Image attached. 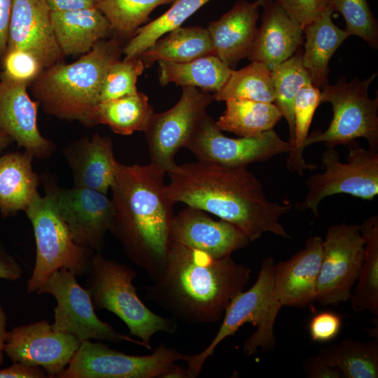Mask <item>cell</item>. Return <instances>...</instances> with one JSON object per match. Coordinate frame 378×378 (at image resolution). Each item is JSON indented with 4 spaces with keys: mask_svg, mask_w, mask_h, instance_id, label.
Here are the masks:
<instances>
[{
    "mask_svg": "<svg viewBox=\"0 0 378 378\" xmlns=\"http://www.w3.org/2000/svg\"><path fill=\"white\" fill-rule=\"evenodd\" d=\"M365 240L364 259L358 277V284L350 298L356 312L364 311L378 315V216L367 218L360 225Z\"/></svg>",
    "mask_w": 378,
    "mask_h": 378,
    "instance_id": "32",
    "label": "cell"
},
{
    "mask_svg": "<svg viewBox=\"0 0 378 378\" xmlns=\"http://www.w3.org/2000/svg\"><path fill=\"white\" fill-rule=\"evenodd\" d=\"M214 99L209 92L183 86L180 99L172 108L153 113L144 132L150 163L166 173L176 165V153L186 148Z\"/></svg>",
    "mask_w": 378,
    "mask_h": 378,
    "instance_id": "13",
    "label": "cell"
},
{
    "mask_svg": "<svg viewBox=\"0 0 378 378\" xmlns=\"http://www.w3.org/2000/svg\"><path fill=\"white\" fill-rule=\"evenodd\" d=\"M46 0H13L8 34V49L33 55L44 69L63 62Z\"/></svg>",
    "mask_w": 378,
    "mask_h": 378,
    "instance_id": "18",
    "label": "cell"
},
{
    "mask_svg": "<svg viewBox=\"0 0 378 378\" xmlns=\"http://www.w3.org/2000/svg\"><path fill=\"white\" fill-rule=\"evenodd\" d=\"M54 33L65 56L83 55L97 42L112 34L110 23L96 7L51 11Z\"/></svg>",
    "mask_w": 378,
    "mask_h": 378,
    "instance_id": "24",
    "label": "cell"
},
{
    "mask_svg": "<svg viewBox=\"0 0 378 378\" xmlns=\"http://www.w3.org/2000/svg\"><path fill=\"white\" fill-rule=\"evenodd\" d=\"M260 7L257 1H238L208 24L216 55L231 69L251 51L258 30Z\"/></svg>",
    "mask_w": 378,
    "mask_h": 378,
    "instance_id": "23",
    "label": "cell"
},
{
    "mask_svg": "<svg viewBox=\"0 0 378 378\" xmlns=\"http://www.w3.org/2000/svg\"><path fill=\"white\" fill-rule=\"evenodd\" d=\"M13 140L6 133L0 130V153L7 146L11 144Z\"/></svg>",
    "mask_w": 378,
    "mask_h": 378,
    "instance_id": "50",
    "label": "cell"
},
{
    "mask_svg": "<svg viewBox=\"0 0 378 378\" xmlns=\"http://www.w3.org/2000/svg\"><path fill=\"white\" fill-rule=\"evenodd\" d=\"M340 315L332 312L315 314L309 322V333L312 341L327 342L337 337L342 328Z\"/></svg>",
    "mask_w": 378,
    "mask_h": 378,
    "instance_id": "42",
    "label": "cell"
},
{
    "mask_svg": "<svg viewBox=\"0 0 378 378\" xmlns=\"http://www.w3.org/2000/svg\"><path fill=\"white\" fill-rule=\"evenodd\" d=\"M331 8L343 16L345 31L349 36H359L370 46L377 49V20L367 0H332Z\"/></svg>",
    "mask_w": 378,
    "mask_h": 378,
    "instance_id": "38",
    "label": "cell"
},
{
    "mask_svg": "<svg viewBox=\"0 0 378 378\" xmlns=\"http://www.w3.org/2000/svg\"><path fill=\"white\" fill-rule=\"evenodd\" d=\"M321 162L325 170L306 181L308 192L295 204L298 210L311 209L318 217V205L328 196L344 193L372 200L378 195V151L352 144L344 163L340 162L335 148H328L322 154Z\"/></svg>",
    "mask_w": 378,
    "mask_h": 378,
    "instance_id": "9",
    "label": "cell"
},
{
    "mask_svg": "<svg viewBox=\"0 0 378 378\" xmlns=\"http://www.w3.org/2000/svg\"><path fill=\"white\" fill-rule=\"evenodd\" d=\"M198 161L229 167H246L255 162H264L276 155L288 153V141L282 140L272 129L253 137L226 136L207 114L197 125L187 144Z\"/></svg>",
    "mask_w": 378,
    "mask_h": 378,
    "instance_id": "14",
    "label": "cell"
},
{
    "mask_svg": "<svg viewBox=\"0 0 378 378\" xmlns=\"http://www.w3.org/2000/svg\"><path fill=\"white\" fill-rule=\"evenodd\" d=\"M364 255L360 225L342 223L328 227L317 283L316 300L321 304L336 305L350 299Z\"/></svg>",
    "mask_w": 378,
    "mask_h": 378,
    "instance_id": "12",
    "label": "cell"
},
{
    "mask_svg": "<svg viewBox=\"0 0 378 378\" xmlns=\"http://www.w3.org/2000/svg\"><path fill=\"white\" fill-rule=\"evenodd\" d=\"M50 11H67L96 7V0H46Z\"/></svg>",
    "mask_w": 378,
    "mask_h": 378,
    "instance_id": "47",
    "label": "cell"
},
{
    "mask_svg": "<svg viewBox=\"0 0 378 378\" xmlns=\"http://www.w3.org/2000/svg\"><path fill=\"white\" fill-rule=\"evenodd\" d=\"M167 173L166 192L173 204L209 212L240 228L250 241L265 232L291 238L279 219L292 206L268 200L262 184L246 167L197 161L176 164Z\"/></svg>",
    "mask_w": 378,
    "mask_h": 378,
    "instance_id": "1",
    "label": "cell"
},
{
    "mask_svg": "<svg viewBox=\"0 0 378 378\" xmlns=\"http://www.w3.org/2000/svg\"><path fill=\"white\" fill-rule=\"evenodd\" d=\"M162 378H188V374L186 368L175 363L162 375Z\"/></svg>",
    "mask_w": 378,
    "mask_h": 378,
    "instance_id": "49",
    "label": "cell"
},
{
    "mask_svg": "<svg viewBox=\"0 0 378 378\" xmlns=\"http://www.w3.org/2000/svg\"><path fill=\"white\" fill-rule=\"evenodd\" d=\"M56 204L74 241L101 252L114 216L112 200L92 188L57 186Z\"/></svg>",
    "mask_w": 378,
    "mask_h": 378,
    "instance_id": "16",
    "label": "cell"
},
{
    "mask_svg": "<svg viewBox=\"0 0 378 378\" xmlns=\"http://www.w3.org/2000/svg\"><path fill=\"white\" fill-rule=\"evenodd\" d=\"M13 0H0V70L7 50L8 27Z\"/></svg>",
    "mask_w": 378,
    "mask_h": 378,
    "instance_id": "46",
    "label": "cell"
},
{
    "mask_svg": "<svg viewBox=\"0 0 378 378\" xmlns=\"http://www.w3.org/2000/svg\"><path fill=\"white\" fill-rule=\"evenodd\" d=\"M62 153L71 171L74 186L107 195L118 164L109 136L94 134L91 138H80L65 146Z\"/></svg>",
    "mask_w": 378,
    "mask_h": 378,
    "instance_id": "22",
    "label": "cell"
},
{
    "mask_svg": "<svg viewBox=\"0 0 378 378\" xmlns=\"http://www.w3.org/2000/svg\"><path fill=\"white\" fill-rule=\"evenodd\" d=\"M274 266L273 258L268 257L263 260L256 281L251 288L239 293L231 300L225 311L223 323L209 344L198 354H186L184 361L188 365V378L197 377L218 344L234 335L246 323H252L256 330L244 343L245 356L255 354L259 348L267 352L275 346L274 323L283 306L274 287Z\"/></svg>",
    "mask_w": 378,
    "mask_h": 378,
    "instance_id": "6",
    "label": "cell"
},
{
    "mask_svg": "<svg viewBox=\"0 0 378 378\" xmlns=\"http://www.w3.org/2000/svg\"><path fill=\"white\" fill-rule=\"evenodd\" d=\"M261 6V24L247 58L272 71L300 48L304 29L274 0H265Z\"/></svg>",
    "mask_w": 378,
    "mask_h": 378,
    "instance_id": "21",
    "label": "cell"
},
{
    "mask_svg": "<svg viewBox=\"0 0 378 378\" xmlns=\"http://www.w3.org/2000/svg\"><path fill=\"white\" fill-rule=\"evenodd\" d=\"M377 74L365 80L356 78L347 81L340 76L333 85L327 84L321 90V104L332 105L333 117L325 131L316 130L308 134L304 148L324 142L327 148L351 145L358 138L367 140L369 148L378 151V97H369L368 89Z\"/></svg>",
    "mask_w": 378,
    "mask_h": 378,
    "instance_id": "8",
    "label": "cell"
},
{
    "mask_svg": "<svg viewBox=\"0 0 378 378\" xmlns=\"http://www.w3.org/2000/svg\"><path fill=\"white\" fill-rule=\"evenodd\" d=\"M322 363L337 368L344 378L378 377V342L345 339L320 349L314 356Z\"/></svg>",
    "mask_w": 378,
    "mask_h": 378,
    "instance_id": "30",
    "label": "cell"
},
{
    "mask_svg": "<svg viewBox=\"0 0 378 378\" xmlns=\"http://www.w3.org/2000/svg\"><path fill=\"white\" fill-rule=\"evenodd\" d=\"M175 0H96V8L110 23L112 34L122 41L131 39L149 20L158 6Z\"/></svg>",
    "mask_w": 378,
    "mask_h": 378,
    "instance_id": "36",
    "label": "cell"
},
{
    "mask_svg": "<svg viewBox=\"0 0 378 378\" xmlns=\"http://www.w3.org/2000/svg\"><path fill=\"white\" fill-rule=\"evenodd\" d=\"M28 87L25 83L1 75L0 130L33 158L46 160L53 155L56 146L39 131L38 110L40 104L31 99Z\"/></svg>",
    "mask_w": 378,
    "mask_h": 378,
    "instance_id": "17",
    "label": "cell"
},
{
    "mask_svg": "<svg viewBox=\"0 0 378 378\" xmlns=\"http://www.w3.org/2000/svg\"><path fill=\"white\" fill-rule=\"evenodd\" d=\"M45 195H38L25 213L30 220L36 243V257L27 282L28 294L36 293L60 269L80 277L90 269L93 250L76 243L56 204L57 183L49 173L41 177Z\"/></svg>",
    "mask_w": 378,
    "mask_h": 378,
    "instance_id": "5",
    "label": "cell"
},
{
    "mask_svg": "<svg viewBox=\"0 0 378 378\" xmlns=\"http://www.w3.org/2000/svg\"><path fill=\"white\" fill-rule=\"evenodd\" d=\"M22 270L19 262L0 243V279L16 281L21 279Z\"/></svg>",
    "mask_w": 378,
    "mask_h": 378,
    "instance_id": "45",
    "label": "cell"
},
{
    "mask_svg": "<svg viewBox=\"0 0 378 378\" xmlns=\"http://www.w3.org/2000/svg\"><path fill=\"white\" fill-rule=\"evenodd\" d=\"M332 9L324 11L304 27L305 41L302 62L308 71L312 83L321 90L328 84V64L340 46L349 36L332 20Z\"/></svg>",
    "mask_w": 378,
    "mask_h": 378,
    "instance_id": "26",
    "label": "cell"
},
{
    "mask_svg": "<svg viewBox=\"0 0 378 378\" xmlns=\"http://www.w3.org/2000/svg\"><path fill=\"white\" fill-rule=\"evenodd\" d=\"M170 238L214 258L230 256L250 243L246 234L236 225L222 219L215 220L205 211L191 206L174 215Z\"/></svg>",
    "mask_w": 378,
    "mask_h": 378,
    "instance_id": "19",
    "label": "cell"
},
{
    "mask_svg": "<svg viewBox=\"0 0 378 378\" xmlns=\"http://www.w3.org/2000/svg\"><path fill=\"white\" fill-rule=\"evenodd\" d=\"M186 354L160 344L144 356L129 355L90 340L81 341L68 366L58 378H162Z\"/></svg>",
    "mask_w": 378,
    "mask_h": 378,
    "instance_id": "10",
    "label": "cell"
},
{
    "mask_svg": "<svg viewBox=\"0 0 378 378\" xmlns=\"http://www.w3.org/2000/svg\"><path fill=\"white\" fill-rule=\"evenodd\" d=\"M46 371L41 367L21 363H13L10 367L0 369V378H46Z\"/></svg>",
    "mask_w": 378,
    "mask_h": 378,
    "instance_id": "43",
    "label": "cell"
},
{
    "mask_svg": "<svg viewBox=\"0 0 378 378\" xmlns=\"http://www.w3.org/2000/svg\"><path fill=\"white\" fill-rule=\"evenodd\" d=\"M265 1V0H257L260 6L264 4Z\"/></svg>",
    "mask_w": 378,
    "mask_h": 378,
    "instance_id": "51",
    "label": "cell"
},
{
    "mask_svg": "<svg viewBox=\"0 0 378 378\" xmlns=\"http://www.w3.org/2000/svg\"><path fill=\"white\" fill-rule=\"evenodd\" d=\"M36 293L50 294L57 301L54 322L51 324L53 330L72 335L80 342L87 340L113 343L126 341L144 347L140 340L120 333L111 324L98 318L88 290L83 288L76 276L67 270L60 269L53 273Z\"/></svg>",
    "mask_w": 378,
    "mask_h": 378,
    "instance_id": "11",
    "label": "cell"
},
{
    "mask_svg": "<svg viewBox=\"0 0 378 378\" xmlns=\"http://www.w3.org/2000/svg\"><path fill=\"white\" fill-rule=\"evenodd\" d=\"M33 156L24 152L7 153L0 157V212L9 218L27 209L39 195L41 177L33 170Z\"/></svg>",
    "mask_w": 378,
    "mask_h": 378,
    "instance_id": "25",
    "label": "cell"
},
{
    "mask_svg": "<svg viewBox=\"0 0 378 378\" xmlns=\"http://www.w3.org/2000/svg\"><path fill=\"white\" fill-rule=\"evenodd\" d=\"M213 96L220 102L243 99L273 103L275 93L271 71L264 64L251 61L239 70L232 69L224 85Z\"/></svg>",
    "mask_w": 378,
    "mask_h": 378,
    "instance_id": "33",
    "label": "cell"
},
{
    "mask_svg": "<svg viewBox=\"0 0 378 378\" xmlns=\"http://www.w3.org/2000/svg\"><path fill=\"white\" fill-rule=\"evenodd\" d=\"M321 90L312 83L304 85L297 93L293 104L295 136L286 160V167L290 172H297L303 176L305 169H315L318 167L307 164L303 157L304 141L308 136L310 125L317 107L321 104Z\"/></svg>",
    "mask_w": 378,
    "mask_h": 378,
    "instance_id": "37",
    "label": "cell"
},
{
    "mask_svg": "<svg viewBox=\"0 0 378 378\" xmlns=\"http://www.w3.org/2000/svg\"><path fill=\"white\" fill-rule=\"evenodd\" d=\"M87 274L86 289L94 309H106L117 316L145 348L152 349L155 334L176 331L174 318L156 314L141 300L133 284L136 272L128 265L96 251Z\"/></svg>",
    "mask_w": 378,
    "mask_h": 378,
    "instance_id": "7",
    "label": "cell"
},
{
    "mask_svg": "<svg viewBox=\"0 0 378 378\" xmlns=\"http://www.w3.org/2000/svg\"><path fill=\"white\" fill-rule=\"evenodd\" d=\"M250 268L230 256L214 258L171 241L162 271L146 288L145 298L188 324L213 323L244 290Z\"/></svg>",
    "mask_w": 378,
    "mask_h": 378,
    "instance_id": "2",
    "label": "cell"
},
{
    "mask_svg": "<svg viewBox=\"0 0 378 378\" xmlns=\"http://www.w3.org/2000/svg\"><path fill=\"white\" fill-rule=\"evenodd\" d=\"M80 341L56 331L46 320L16 326L8 331L4 353L13 363L42 368L55 378L68 366Z\"/></svg>",
    "mask_w": 378,
    "mask_h": 378,
    "instance_id": "15",
    "label": "cell"
},
{
    "mask_svg": "<svg viewBox=\"0 0 378 378\" xmlns=\"http://www.w3.org/2000/svg\"><path fill=\"white\" fill-rule=\"evenodd\" d=\"M44 67L29 52L8 49L2 60L1 76L29 85L40 76Z\"/></svg>",
    "mask_w": 378,
    "mask_h": 378,
    "instance_id": "40",
    "label": "cell"
},
{
    "mask_svg": "<svg viewBox=\"0 0 378 378\" xmlns=\"http://www.w3.org/2000/svg\"><path fill=\"white\" fill-rule=\"evenodd\" d=\"M122 41L114 36L102 39L78 60L44 69L29 85L43 111L88 127L97 125L95 113L102 83L111 66L123 54Z\"/></svg>",
    "mask_w": 378,
    "mask_h": 378,
    "instance_id": "4",
    "label": "cell"
},
{
    "mask_svg": "<svg viewBox=\"0 0 378 378\" xmlns=\"http://www.w3.org/2000/svg\"><path fill=\"white\" fill-rule=\"evenodd\" d=\"M144 69L145 66L138 57H125L115 62L104 78L99 102L136 93L137 78Z\"/></svg>",
    "mask_w": 378,
    "mask_h": 378,
    "instance_id": "39",
    "label": "cell"
},
{
    "mask_svg": "<svg viewBox=\"0 0 378 378\" xmlns=\"http://www.w3.org/2000/svg\"><path fill=\"white\" fill-rule=\"evenodd\" d=\"M304 27L324 11L332 9V0H274Z\"/></svg>",
    "mask_w": 378,
    "mask_h": 378,
    "instance_id": "41",
    "label": "cell"
},
{
    "mask_svg": "<svg viewBox=\"0 0 378 378\" xmlns=\"http://www.w3.org/2000/svg\"><path fill=\"white\" fill-rule=\"evenodd\" d=\"M158 64L161 85L174 83L177 85L195 87L214 94L221 89L232 71L213 55L183 63L160 60Z\"/></svg>",
    "mask_w": 378,
    "mask_h": 378,
    "instance_id": "28",
    "label": "cell"
},
{
    "mask_svg": "<svg viewBox=\"0 0 378 378\" xmlns=\"http://www.w3.org/2000/svg\"><path fill=\"white\" fill-rule=\"evenodd\" d=\"M211 55H216L207 29L190 26L167 33L136 57L148 68L160 60L183 63Z\"/></svg>",
    "mask_w": 378,
    "mask_h": 378,
    "instance_id": "27",
    "label": "cell"
},
{
    "mask_svg": "<svg viewBox=\"0 0 378 378\" xmlns=\"http://www.w3.org/2000/svg\"><path fill=\"white\" fill-rule=\"evenodd\" d=\"M1 71L0 70V80H1Z\"/></svg>",
    "mask_w": 378,
    "mask_h": 378,
    "instance_id": "52",
    "label": "cell"
},
{
    "mask_svg": "<svg viewBox=\"0 0 378 378\" xmlns=\"http://www.w3.org/2000/svg\"><path fill=\"white\" fill-rule=\"evenodd\" d=\"M225 102L223 113L216 121L221 131L232 132L240 137H253L267 132L281 119L282 115L272 102L243 99Z\"/></svg>",
    "mask_w": 378,
    "mask_h": 378,
    "instance_id": "29",
    "label": "cell"
},
{
    "mask_svg": "<svg viewBox=\"0 0 378 378\" xmlns=\"http://www.w3.org/2000/svg\"><path fill=\"white\" fill-rule=\"evenodd\" d=\"M323 239L313 236L290 258L274 264L273 278L282 306L305 308L316 300Z\"/></svg>",
    "mask_w": 378,
    "mask_h": 378,
    "instance_id": "20",
    "label": "cell"
},
{
    "mask_svg": "<svg viewBox=\"0 0 378 378\" xmlns=\"http://www.w3.org/2000/svg\"><path fill=\"white\" fill-rule=\"evenodd\" d=\"M210 0H175L165 13L140 27L123 48L125 57H136L181 25Z\"/></svg>",
    "mask_w": 378,
    "mask_h": 378,
    "instance_id": "35",
    "label": "cell"
},
{
    "mask_svg": "<svg viewBox=\"0 0 378 378\" xmlns=\"http://www.w3.org/2000/svg\"><path fill=\"white\" fill-rule=\"evenodd\" d=\"M158 166L118 162L111 187L114 206L110 232L127 257L154 281L164 265L171 244L174 204Z\"/></svg>",
    "mask_w": 378,
    "mask_h": 378,
    "instance_id": "3",
    "label": "cell"
},
{
    "mask_svg": "<svg viewBox=\"0 0 378 378\" xmlns=\"http://www.w3.org/2000/svg\"><path fill=\"white\" fill-rule=\"evenodd\" d=\"M6 313L0 304V365L4 363V345L8 331Z\"/></svg>",
    "mask_w": 378,
    "mask_h": 378,
    "instance_id": "48",
    "label": "cell"
},
{
    "mask_svg": "<svg viewBox=\"0 0 378 378\" xmlns=\"http://www.w3.org/2000/svg\"><path fill=\"white\" fill-rule=\"evenodd\" d=\"M154 113L148 97L141 92L99 102L96 108V124L108 126L115 133L130 135L146 130Z\"/></svg>",
    "mask_w": 378,
    "mask_h": 378,
    "instance_id": "31",
    "label": "cell"
},
{
    "mask_svg": "<svg viewBox=\"0 0 378 378\" xmlns=\"http://www.w3.org/2000/svg\"><path fill=\"white\" fill-rule=\"evenodd\" d=\"M303 370L309 378H344L339 369L326 365L315 357L309 358L304 361Z\"/></svg>",
    "mask_w": 378,
    "mask_h": 378,
    "instance_id": "44",
    "label": "cell"
},
{
    "mask_svg": "<svg viewBox=\"0 0 378 378\" xmlns=\"http://www.w3.org/2000/svg\"><path fill=\"white\" fill-rule=\"evenodd\" d=\"M302 49L299 48L292 57L271 71L275 93L273 103L288 122L290 145L295 136L293 104L295 96L304 85L312 83L302 64Z\"/></svg>",
    "mask_w": 378,
    "mask_h": 378,
    "instance_id": "34",
    "label": "cell"
}]
</instances>
